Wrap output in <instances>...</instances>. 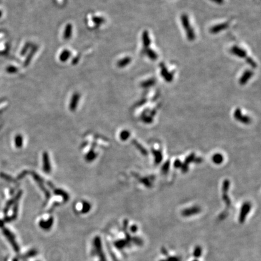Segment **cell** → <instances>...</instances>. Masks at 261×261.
I'll return each mask as SVG.
<instances>
[{
	"label": "cell",
	"instance_id": "1",
	"mask_svg": "<svg viewBox=\"0 0 261 261\" xmlns=\"http://www.w3.org/2000/svg\"><path fill=\"white\" fill-rule=\"evenodd\" d=\"M181 22H182V24L185 30L187 39L189 41H194L196 37V35L194 30L190 25L189 18L186 14H183L181 16Z\"/></svg>",
	"mask_w": 261,
	"mask_h": 261
},
{
	"label": "cell",
	"instance_id": "2",
	"mask_svg": "<svg viewBox=\"0 0 261 261\" xmlns=\"http://www.w3.org/2000/svg\"><path fill=\"white\" fill-rule=\"evenodd\" d=\"M93 246L96 254L97 255L100 261H107L105 254L104 252L101 239L99 236H96L93 240Z\"/></svg>",
	"mask_w": 261,
	"mask_h": 261
},
{
	"label": "cell",
	"instance_id": "3",
	"mask_svg": "<svg viewBox=\"0 0 261 261\" xmlns=\"http://www.w3.org/2000/svg\"><path fill=\"white\" fill-rule=\"evenodd\" d=\"M251 205L249 202H246L243 204L240 211L239 216V221L240 224H243L246 219L247 216L251 210Z\"/></svg>",
	"mask_w": 261,
	"mask_h": 261
},
{
	"label": "cell",
	"instance_id": "4",
	"mask_svg": "<svg viewBox=\"0 0 261 261\" xmlns=\"http://www.w3.org/2000/svg\"><path fill=\"white\" fill-rule=\"evenodd\" d=\"M234 117L239 122L244 124H249L251 122V118L247 115H243L239 108L236 109L234 112Z\"/></svg>",
	"mask_w": 261,
	"mask_h": 261
},
{
	"label": "cell",
	"instance_id": "5",
	"mask_svg": "<svg viewBox=\"0 0 261 261\" xmlns=\"http://www.w3.org/2000/svg\"><path fill=\"white\" fill-rule=\"evenodd\" d=\"M229 186H230V182L228 179H226L224 183H223V199L224 200V201L226 203V205L227 206H230V199L229 198V196L228 195V191H229Z\"/></svg>",
	"mask_w": 261,
	"mask_h": 261
},
{
	"label": "cell",
	"instance_id": "6",
	"mask_svg": "<svg viewBox=\"0 0 261 261\" xmlns=\"http://www.w3.org/2000/svg\"><path fill=\"white\" fill-rule=\"evenodd\" d=\"M3 233L6 236L7 239L9 240V243H10V244H11L12 247L13 248V249L16 251L18 252L19 250V246H18V244L16 242L15 237L13 236V235L9 230H7L6 229H4L3 230Z\"/></svg>",
	"mask_w": 261,
	"mask_h": 261
},
{
	"label": "cell",
	"instance_id": "7",
	"mask_svg": "<svg viewBox=\"0 0 261 261\" xmlns=\"http://www.w3.org/2000/svg\"><path fill=\"white\" fill-rule=\"evenodd\" d=\"M160 67H161V71H160V74H161L162 76L163 77V79L168 82H171L174 79V76L172 73H170L165 65L163 63L160 64Z\"/></svg>",
	"mask_w": 261,
	"mask_h": 261
},
{
	"label": "cell",
	"instance_id": "8",
	"mask_svg": "<svg viewBox=\"0 0 261 261\" xmlns=\"http://www.w3.org/2000/svg\"><path fill=\"white\" fill-rule=\"evenodd\" d=\"M230 52L232 53V54L240 58H244L246 59L248 57L246 51L243 49H241L236 46H235L230 49Z\"/></svg>",
	"mask_w": 261,
	"mask_h": 261
},
{
	"label": "cell",
	"instance_id": "9",
	"mask_svg": "<svg viewBox=\"0 0 261 261\" xmlns=\"http://www.w3.org/2000/svg\"><path fill=\"white\" fill-rule=\"evenodd\" d=\"M254 74V72L250 70H246L243 75L241 76V77H240L239 79V84L241 85H246L249 80L251 78V77L253 76Z\"/></svg>",
	"mask_w": 261,
	"mask_h": 261
},
{
	"label": "cell",
	"instance_id": "10",
	"mask_svg": "<svg viewBox=\"0 0 261 261\" xmlns=\"http://www.w3.org/2000/svg\"><path fill=\"white\" fill-rule=\"evenodd\" d=\"M201 208L198 206H193L190 208L186 209L182 212V215L183 216L188 217L193 215L198 214L201 212Z\"/></svg>",
	"mask_w": 261,
	"mask_h": 261
},
{
	"label": "cell",
	"instance_id": "11",
	"mask_svg": "<svg viewBox=\"0 0 261 261\" xmlns=\"http://www.w3.org/2000/svg\"><path fill=\"white\" fill-rule=\"evenodd\" d=\"M229 23L227 22L217 24L210 28V32L212 34H216L226 30L227 27H229Z\"/></svg>",
	"mask_w": 261,
	"mask_h": 261
},
{
	"label": "cell",
	"instance_id": "12",
	"mask_svg": "<svg viewBox=\"0 0 261 261\" xmlns=\"http://www.w3.org/2000/svg\"><path fill=\"white\" fill-rule=\"evenodd\" d=\"M53 224V218H50L47 221H44V220L40 221L39 224V227H41L42 229L44 230H50Z\"/></svg>",
	"mask_w": 261,
	"mask_h": 261
},
{
	"label": "cell",
	"instance_id": "13",
	"mask_svg": "<svg viewBox=\"0 0 261 261\" xmlns=\"http://www.w3.org/2000/svg\"><path fill=\"white\" fill-rule=\"evenodd\" d=\"M142 41H143V47H144V50L149 49V46L151 45V39L149 37V33L147 30H145L143 33L142 35Z\"/></svg>",
	"mask_w": 261,
	"mask_h": 261
},
{
	"label": "cell",
	"instance_id": "14",
	"mask_svg": "<svg viewBox=\"0 0 261 261\" xmlns=\"http://www.w3.org/2000/svg\"><path fill=\"white\" fill-rule=\"evenodd\" d=\"M129 245V242L126 239H119L114 243L115 247L118 250H122Z\"/></svg>",
	"mask_w": 261,
	"mask_h": 261
},
{
	"label": "cell",
	"instance_id": "15",
	"mask_svg": "<svg viewBox=\"0 0 261 261\" xmlns=\"http://www.w3.org/2000/svg\"><path fill=\"white\" fill-rule=\"evenodd\" d=\"M152 154H153V155L154 157L155 163L157 165L161 163L162 161V160H163V155H162V153L161 152V151L152 149Z\"/></svg>",
	"mask_w": 261,
	"mask_h": 261
},
{
	"label": "cell",
	"instance_id": "16",
	"mask_svg": "<svg viewBox=\"0 0 261 261\" xmlns=\"http://www.w3.org/2000/svg\"><path fill=\"white\" fill-rule=\"evenodd\" d=\"M144 53L152 61H156L158 59V54L157 53L149 48L144 50Z\"/></svg>",
	"mask_w": 261,
	"mask_h": 261
},
{
	"label": "cell",
	"instance_id": "17",
	"mask_svg": "<svg viewBox=\"0 0 261 261\" xmlns=\"http://www.w3.org/2000/svg\"><path fill=\"white\" fill-rule=\"evenodd\" d=\"M212 160V162L214 163L217 164V165H219L223 162L224 157L221 154L217 153V154H215L213 155Z\"/></svg>",
	"mask_w": 261,
	"mask_h": 261
},
{
	"label": "cell",
	"instance_id": "18",
	"mask_svg": "<svg viewBox=\"0 0 261 261\" xmlns=\"http://www.w3.org/2000/svg\"><path fill=\"white\" fill-rule=\"evenodd\" d=\"M131 61V59L129 57H124V59L120 60V61L118 62V66L119 67L123 68L125 66H127Z\"/></svg>",
	"mask_w": 261,
	"mask_h": 261
},
{
	"label": "cell",
	"instance_id": "19",
	"mask_svg": "<svg viewBox=\"0 0 261 261\" xmlns=\"http://www.w3.org/2000/svg\"><path fill=\"white\" fill-rule=\"evenodd\" d=\"M155 83V80L154 79H149L143 81L141 84V86L143 88H149L153 86Z\"/></svg>",
	"mask_w": 261,
	"mask_h": 261
},
{
	"label": "cell",
	"instance_id": "20",
	"mask_svg": "<svg viewBox=\"0 0 261 261\" xmlns=\"http://www.w3.org/2000/svg\"><path fill=\"white\" fill-rule=\"evenodd\" d=\"M202 253H203V249L201 247L199 246H197L195 247L193 252V255L196 259L200 257L202 255Z\"/></svg>",
	"mask_w": 261,
	"mask_h": 261
},
{
	"label": "cell",
	"instance_id": "21",
	"mask_svg": "<svg viewBox=\"0 0 261 261\" xmlns=\"http://www.w3.org/2000/svg\"><path fill=\"white\" fill-rule=\"evenodd\" d=\"M71 32H72V27L70 24H68V25L67 26L64 33V38L65 39H68L71 35Z\"/></svg>",
	"mask_w": 261,
	"mask_h": 261
},
{
	"label": "cell",
	"instance_id": "22",
	"mask_svg": "<svg viewBox=\"0 0 261 261\" xmlns=\"http://www.w3.org/2000/svg\"><path fill=\"white\" fill-rule=\"evenodd\" d=\"M79 98V96L77 94H74L73 96V98L72 99V102L70 105V108L71 110H74L77 104V102H78V100Z\"/></svg>",
	"mask_w": 261,
	"mask_h": 261
},
{
	"label": "cell",
	"instance_id": "23",
	"mask_svg": "<svg viewBox=\"0 0 261 261\" xmlns=\"http://www.w3.org/2000/svg\"><path fill=\"white\" fill-rule=\"evenodd\" d=\"M70 55V52L69 51L64 50L62 53L61 56H60V59H61L62 61H65L66 60H67V59H68Z\"/></svg>",
	"mask_w": 261,
	"mask_h": 261
},
{
	"label": "cell",
	"instance_id": "24",
	"mask_svg": "<svg viewBox=\"0 0 261 261\" xmlns=\"http://www.w3.org/2000/svg\"><path fill=\"white\" fill-rule=\"evenodd\" d=\"M134 143L135 146H136V147L139 149V151H140V152H142V154L143 155H148V151H146V149H145L143 146H142L141 145L138 144L136 141H134Z\"/></svg>",
	"mask_w": 261,
	"mask_h": 261
},
{
	"label": "cell",
	"instance_id": "25",
	"mask_svg": "<svg viewBox=\"0 0 261 261\" xmlns=\"http://www.w3.org/2000/svg\"><path fill=\"white\" fill-rule=\"evenodd\" d=\"M15 144H16V146L18 148H21L22 146L23 145V138L22 137L18 135V136L16 137L15 138Z\"/></svg>",
	"mask_w": 261,
	"mask_h": 261
},
{
	"label": "cell",
	"instance_id": "26",
	"mask_svg": "<svg viewBox=\"0 0 261 261\" xmlns=\"http://www.w3.org/2000/svg\"><path fill=\"white\" fill-rule=\"evenodd\" d=\"M160 261H182V259H181L180 257L179 256H169L166 259H162L160 260Z\"/></svg>",
	"mask_w": 261,
	"mask_h": 261
},
{
	"label": "cell",
	"instance_id": "27",
	"mask_svg": "<svg viewBox=\"0 0 261 261\" xmlns=\"http://www.w3.org/2000/svg\"><path fill=\"white\" fill-rule=\"evenodd\" d=\"M195 160V155L194 154H192L186 158L185 163L189 165V163H190L192 162H194Z\"/></svg>",
	"mask_w": 261,
	"mask_h": 261
},
{
	"label": "cell",
	"instance_id": "28",
	"mask_svg": "<svg viewBox=\"0 0 261 261\" xmlns=\"http://www.w3.org/2000/svg\"><path fill=\"white\" fill-rule=\"evenodd\" d=\"M129 135H130V133L129 131H124L123 132L120 133V138H121L122 140H124V141H125V140H127L129 137Z\"/></svg>",
	"mask_w": 261,
	"mask_h": 261
},
{
	"label": "cell",
	"instance_id": "29",
	"mask_svg": "<svg viewBox=\"0 0 261 261\" xmlns=\"http://www.w3.org/2000/svg\"><path fill=\"white\" fill-rule=\"evenodd\" d=\"M132 241L134 243V244H135L136 245H137V246H142V245H143V240L140 238V237H133L132 239Z\"/></svg>",
	"mask_w": 261,
	"mask_h": 261
},
{
	"label": "cell",
	"instance_id": "30",
	"mask_svg": "<svg viewBox=\"0 0 261 261\" xmlns=\"http://www.w3.org/2000/svg\"><path fill=\"white\" fill-rule=\"evenodd\" d=\"M246 62L251 66V67H252L253 68H255L256 67H257V64H256V63L254 62V60L253 59H251V57H248L246 59Z\"/></svg>",
	"mask_w": 261,
	"mask_h": 261
},
{
	"label": "cell",
	"instance_id": "31",
	"mask_svg": "<svg viewBox=\"0 0 261 261\" xmlns=\"http://www.w3.org/2000/svg\"><path fill=\"white\" fill-rule=\"evenodd\" d=\"M169 166H170V162L169 161H167L166 162V163L162 167V172L164 174H166L168 172L169 169Z\"/></svg>",
	"mask_w": 261,
	"mask_h": 261
},
{
	"label": "cell",
	"instance_id": "32",
	"mask_svg": "<svg viewBox=\"0 0 261 261\" xmlns=\"http://www.w3.org/2000/svg\"><path fill=\"white\" fill-rule=\"evenodd\" d=\"M90 209V206L88 203L85 202L84 204V207H83V209L82 210V212H83L84 213H86L87 212H88Z\"/></svg>",
	"mask_w": 261,
	"mask_h": 261
},
{
	"label": "cell",
	"instance_id": "33",
	"mask_svg": "<svg viewBox=\"0 0 261 261\" xmlns=\"http://www.w3.org/2000/svg\"><path fill=\"white\" fill-rule=\"evenodd\" d=\"M151 179H149V178H143V180L142 181V182L144 183V185H146V186H148V187H151Z\"/></svg>",
	"mask_w": 261,
	"mask_h": 261
},
{
	"label": "cell",
	"instance_id": "34",
	"mask_svg": "<svg viewBox=\"0 0 261 261\" xmlns=\"http://www.w3.org/2000/svg\"><path fill=\"white\" fill-rule=\"evenodd\" d=\"M182 165H183L182 162L179 160H176L174 163V166L175 168H181Z\"/></svg>",
	"mask_w": 261,
	"mask_h": 261
},
{
	"label": "cell",
	"instance_id": "35",
	"mask_svg": "<svg viewBox=\"0 0 261 261\" xmlns=\"http://www.w3.org/2000/svg\"><path fill=\"white\" fill-rule=\"evenodd\" d=\"M138 230V227L136 225H132L130 227V231L131 233H135Z\"/></svg>",
	"mask_w": 261,
	"mask_h": 261
},
{
	"label": "cell",
	"instance_id": "36",
	"mask_svg": "<svg viewBox=\"0 0 261 261\" xmlns=\"http://www.w3.org/2000/svg\"><path fill=\"white\" fill-rule=\"evenodd\" d=\"M211 1L215 2V3H217V4H222V3H224V0H211Z\"/></svg>",
	"mask_w": 261,
	"mask_h": 261
},
{
	"label": "cell",
	"instance_id": "37",
	"mask_svg": "<svg viewBox=\"0 0 261 261\" xmlns=\"http://www.w3.org/2000/svg\"><path fill=\"white\" fill-rule=\"evenodd\" d=\"M192 261H199L198 260H197V259H195V260H193Z\"/></svg>",
	"mask_w": 261,
	"mask_h": 261
}]
</instances>
